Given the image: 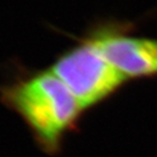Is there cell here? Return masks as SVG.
<instances>
[{"label":"cell","instance_id":"obj_1","mask_svg":"<svg viewBox=\"0 0 157 157\" xmlns=\"http://www.w3.org/2000/svg\"><path fill=\"white\" fill-rule=\"evenodd\" d=\"M6 105L22 118L42 148L54 154L83 108L66 84L52 71H42L2 88Z\"/></svg>","mask_w":157,"mask_h":157},{"label":"cell","instance_id":"obj_2","mask_svg":"<svg viewBox=\"0 0 157 157\" xmlns=\"http://www.w3.org/2000/svg\"><path fill=\"white\" fill-rule=\"evenodd\" d=\"M50 70L71 91L83 110L109 97L125 81L88 37L61 55Z\"/></svg>","mask_w":157,"mask_h":157},{"label":"cell","instance_id":"obj_3","mask_svg":"<svg viewBox=\"0 0 157 157\" xmlns=\"http://www.w3.org/2000/svg\"><path fill=\"white\" fill-rule=\"evenodd\" d=\"M88 38L125 80L157 75V38L130 36L113 27L95 29Z\"/></svg>","mask_w":157,"mask_h":157}]
</instances>
